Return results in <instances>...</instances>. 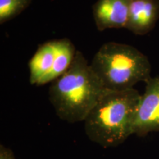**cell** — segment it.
I'll use <instances>...</instances> for the list:
<instances>
[{
	"label": "cell",
	"mask_w": 159,
	"mask_h": 159,
	"mask_svg": "<svg viewBox=\"0 0 159 159\" xmlns=\"http://www.w3.org/2000/svg\"><path fill=\"white\" fill-rule=\"evenodd\" d=\"M32 0H0V24L14 19L30 5Z\"/></svg>",
	"instance_id": "cell-9"
},
{
	"label": "cell",
	"mask_w": 159,
	"mask_h": 159,
	"mask_svg": "<svg viewBox=\"0 0 159 159\" xmlns=\"http://www.w3.org/2000/svg\"><path fill=\"white\" fill-rule=\"evenodd\" d=\"M106 90L80 51L68 70L51 83L49 99L57 116L69 123L83 122Z\"/></svg>",
	"instance_id": "cell-2"
},
{
	"label": "cell",
	"mask_w": 159,
	"mask_h": 159,
	"mask_svg": "<svg viewBox=\"0 0 159 159\" xmlns=\"http://www.w3.org/2000/svg\"><path fill=\"white\" fill-rule=\"evenodd\" d=\"M159 131V76L146 82L144 94L141 96L134 127V134L144 136Z\"/></svg>",
	"instance_id": "cell-4"
},
{
	"label": "cell",
	"mask_w": 159,
	"mask_h": 159,
	"mask_svg": "<svg viewBox=\"0 0 159 159\" xmlns=\"http://www.w3.org/2000/svg\"><path fill=\"white\" fill-rule=\"evenodd\" d=\"M0 159H16L14 154L8 148L0 145Z\"/></svg>",
	"instance_id": "cell-10"
},
{
	"label": "cell",
	"mask_w": 159,
	"mask_h": 159,
	"mask_svg": "<svg viewBox=\"0 0 159 159\" xmlns=\"http://www.w3.org/2000/svg\"><path fill=\"white\" fill-rule=\"evenodd\" d=\"M159 19V0H132L125 28L136 35H145Z\"/></svg>",
	"instance_id": "cell-6"
},
{
	"label": "cell",
	"mask_w": 159,
	"mask_h": 159,
	"mask_svg": "<svg viewBox=\"0 0 159 159\" xmlns=\"http://www.w3.org/2000/svg\"><path fill=\"white\" fill-rule=\"evenodd\" d=\"M55 50L53 66L41 85L52 83L64 74L72 64L77 51L69 39L55 40Z\"/></svg>",
	"instance_id": "cell-8"
},
{
	"label": "cell",
	"mask_w": 159,
	"mask_h": 159,
	"mask_svg": "<svg viewBox=\"0 0 159 159\" xmlns=\"http://www.w3.org/2000/svg\"><path fill=\"white\" fill-rule=\"evenodd\" d=\"M132 0H97L92 7L97 28H125Z\"/></svg>",
	"instance_id": "cell-5"
},
{
	"label": "cell",
	"mask_w": 159,
	"mask_h": 159,
	"mask_svg": "<svg viewBox=\"0 0 159 159\" xmlns=\"http://www.w3.org/2000/svg\"><path fill=\"white\" fill-rule=\"evenodd\" d=\"M55 41H48L38 47L29 61L30 83L41 85L52 70L55 60Z\"/></svg>",
	"instance_id": "cell-7"
},
{
	"label": "cell",
	"mask_w": 159,
	"mask_h": 159,
	"mask_svg": "<svg viewBox=\"0 0 159 159\" xmlns=\"http://www.w3.org/2000/svg\"><path fill=\"white\" fill-rule=\"evenodd\" d=\"M105 89L123 91L151 78L146 55L133 46L116 42L102 45L90 63Z\"/></svg>",
	"instance_id": "cell-3"
},
{
	"label": "cell",
	"mask_w": 159,
	"mask_h": 159,
	"mask_svg": "<svg viewBox=\"0 0 159 159\" xmlns=\"http://www.w3.org/2000/svg\"><path fill=\"white\" fill-rule=\"evenodd\" d=\"M134 88L123 91L106 89L85 117V134L104 148H115L134 134L141 99Z\"/></svg>",
	"instance_id": "cell-1"
}]
</instances>
